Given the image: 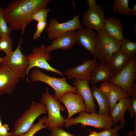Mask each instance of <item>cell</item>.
<instances>
[{
    "mask_svg": "<svg viewBox=\"0 0 136 136\" xmlns=\"http://www.w3.org/2000/svg\"><path fill=\"white\" fill-rule=\"evenodd\" d=\"M52 0H15L10 2L2 12L11 30L22 31V35L27 26L33 20L34 14L46 8Z\"/></svg>",
    "mask_w": 136,
    "mask_h": 136,
    "instance_id": "obj_1",
    "label": "cell"
},
{
    "mask_svg": "<svg viewBox=\"0 0 136 136\" xmlns=\"http://www.w3.org/2000/svg\"><path fill=\"white\" fill-rule=\"evenodd\" d=\"M94 59L100 62L109 64L113 54L120 50V43L103 29L97 32Z\"/></svg>",
    "mask_w": 136,
    "mask_h": 136,
    "instance_id": "obj_2",
    "label": "cell"
},
{
    "mask_svg": "<svg viewBox=\"0 0 136 136\" xmlns=\"http://www.w3.org/2000/svg\"><path fill=\"white\" fill-rule=\"evenodd\" d=\"M58 100L50 94L48 88L46 87V92L43 94L40 100L46 106L48 116L44 124L50 130L54 127L63 126L66 120L60 113V111H63L65 108Z\"/></svg>",
    "mask_w": 136,
    "mask_h": 136,
    "instance_id": "obj_3",
    "label": "cell"
},
{
    "mask_svg": "<svg viewBox=\"0 0 136 136\" xmlns=\"http://www.w3.org/2000/svg\"><path fill=\"white\" fill-rule=\"evenodd\" d=\"M47 113L44 104L33 101L28 109L25 111L16 121L12 132L14 136L27 132L33 124L35 120L41 115Z\"/></svg>",
    "mask_w": 136,
    "mask_h": 136,
    "instance_id": "obj_4",
    "label": "cell"
},
{
    "mask_svg": "<svg viewBox=\"0 0 136 136\" xmlns=\"http://www.w3.org/2000/svg\"><path fill=\"white\" fill-rule=\"evenodd\" d=\"M30 77L32 82L40 81L51 86L55 91L53 96L57 99L68 92L78 93L76 88L67 83L66 77L60 78L51 77L37 68L32 71Z\"/></svg>",
    "mask_w": 136,
    "mask_h": 136,
    "instance_id": "obj_5",
    "label": "cell"
},
{
    "mask_svg": "<svg viewBox=\"0 0 136 136\" xmlns=\"http://www.w3.org/2000/svg\"><path fill=\"white\" fill-rule=\"evenodd\" d=\"M79 114L76 118L66 119L64 127L68 128L73 125L80 124L82 127L90 126L104 130L111 128L114 125L110 115H100L97 113H88L85 111Z\"/></svg>",
    "mask_w": 136,
    "mask_h": 136,
    "instance_id": "obj_6",
    "label": "cell"
},
{
    "mask_svg": "<svg viewBox=\"0 0 136 136\" xmlns=\"http://www.w3.org/2000/svg\"><path fill=\"white\" fill-rule=\"evenodd\" d=\"M46 47L43 45L40 47H36L32 49L31 53L26 55L28 62V65L26 72V80L27 81L29 82L28 77L29 71L34 67L55 73L62 76H64L62 72L52 67L48 63V62L50 61L52 57L50 53L46 52Z\"/></svg>",
    "mask_w": 136,
    "mask_h": 136,
    "instance_id": "obj_7",
    "label": "cell"
},
{
    "mask_svg": "<svg viewBox=\"0 0 136 136\" xmlns=\"http://www.w3.org/2000/svg\"><path fill=\"white\" fill-rule=\"evenodd\" d=\"M136 78L135 57L130 60L119 72L115 74L109 83L120 86L129 97L131 96L132 88Z\"/></svg>",
    "mask_w": 136,
    "mask_h": 136,
    "instance_id": "obj_8",
    "label": "cell"
},
{
    "mask_svg": "<svg viewBox=\"0 0 136 136\" xmlns=\"http://www.w3.org/2000/svg\"><path fill=\"white\" fill-rule=\"evenodd\" d=\"M80 14H75L73 18L63 23L59 22L56 18L51 19L46 29L48 38L53 40L68 32L83 28L79 20Z\"/></svg>",
    "mask_w": 136,
    "mask_h": 136,
    "instance_id": "obj_9",
    "label": "cell"
},
{
    "mask_svg": "<svg viewBox=\"0 0 136 136\" xmlns=\"http://www.w3.org/2000/svg\"><path fill=\"white\" fill-rule=\"evenodd\" d=\"M22 42L21 38L15 50L8 56H5L3 58L2 63L9 67L18 74L22 79L26 76V72L28 65V62L26 55H24L21 50V46Z\"/></svg>",
    "mask_w": 136,
    "mask_h": 136,
    "instance_id": "obj_10",
    "label": "cell"
},
{
    "mask_svg": "<svg viewBox=\"0 0 136 136\" xmlns=\"http://www.w3.org/2000/svg\"><path fill=\"white\" fill-rule=\"evenodd\" d=\"M104 10L102 7L96 5L83 13L82 22L86 28L94 29L97 32L103 29L106 19L105 18Z\"/></svg>",
    "mask_w": 136,
    "mask_h": 136,
    "instance_id": "obj_11",
    "label": "cell"
},
{
    "mask_svg": "<svg viewBox=\"0 0 136 136\" xmlns=\"http://www.w3.org/2000/svg\"><path fill=\"white\" fill-rule=\"evenodd\" d=\"M22 79L6 65H0V95L11 94L19 82Z\"/></svg>",
    "mask_w": 136,
    "mask_h": 136,
    "instance_id": "obj_12",
    "label": "cell"
},
{
    "mask_svg": "<svg viewBox=\"0 0 136 136\" xmlns=\"http://www.w3.org/2000/svg\"><path fill=\"white\" fill-rule=\"evenodd\" d=\"M96 59H88L76 67L72 66L65 71L63 74L67 79L91 80V73L96 63Z\"/></svg>",
    "mask_w": 136,
    "mask_h": 136,
    "instance_id": "obj_13",
    "label": "cell"
},
{
    "mask_svg": "<svg viewBox=\"0 0 136 136\" xmlns=\"http://www.w3.org/2000/svg\"><path fill=\"white\" fill-rule=\"evenodd\" d=\"M58 99L66 108L68 113L66 119L71 118L76 114L86 111V106L83 99L78 93L68 92Z\"/></svg>",
    "mask_w": 136,
    "mask_h": 136,
    "instance_id": "obj_14",
    "label": "cell"
},
{
    "mask_svg": "<svg viewBox=\"0 0 136 136\" xmlns=\"http://www.w3.org/2000/svg\"><path fill=\"white\" fill-rule=\"evenodd\" d=\"M76 44L83 47L94 56L97 39V34L92 30L82 28L75 31Z\"/></svg>",
    "mask_w": 136,
    "mask_h": 136,
    "instance_id": "obj_15",
    "label": "cell"
},
{
    "mask_svg": "<svg viewBox=\"0 0 136 136\" xmlns=\"http://www.w3.org/2000/svg\"><path fill=\"white\" fill-rule=\"evenodd\" d=\"M89 81L75 79L73 84L76 88L78 93L82 97L86 106V112L88 113H97L94 97L89 85Z\"/></svg>",
    "mask_w": 136,
    "mask_h": 136,
    "instance_id": "obj_16",
    "label": "cell"
},
{
    "mask_svg": "<svg viewBox=\"0 0 136 136\" xmlns=\"http://www.w3.org/2000/svg\"><path fill=\"white\" fill-rule=\"evenodd\" d=\"M75 32V30L70 31L53 40L51 44L46 47V52L50 53L57 49H70L76 44Z\"/></svg>",
    "mask_w": 136,
    "mask_h": 136,
    "instance_id": "obj_17",
    "label": "cell"
},
{
    "mask_svg": "<svg viewBox=\"0 0 136 136\" xmlns=\"http://www.w3.org/2000/svg\"><path fill=\"white\" fill-rule=\"evenodd\" d=\"M114 75L109 64L96 63L91 73V83L93 84L102 82L109 83Z\"/></svg>",
    "mask_w": 136,
    "mask_h": 136,
    "instance_id": "obj_18",
    "label": "cell"
},
{
    "mask_svg": "<svg viewBox=\"0 0 136 136\" xmlns=\"http://www.w3.org/2000/svg\"><path fill=\"white\" fill-rule=\"evenodd\" d=\"M99 87L108 95L110 104L111 113L118 101L123 97H129L128 94L117 85L104 82Z\"/></svg>",
    "mask_w": 136,
    "mask_h": 136,
    "instance_id": "obj_19",
    "label": "cell"
},
{
    "mask_svg": "<svg viewBox=\"0 0 136 136\" xmlns=\"http://www.w3.org/2000/svg\"><path fill=\"white\" fill-rule=\"evenodd\" d=\"M103 29L120 43L125 39L123 36V26L118 18L111 17L106 19Z\"/></svg>",
    "mask_w": 136,
    "mask_h": 136,
    "instance_id": "obj_20",
    "label": "cell"
},
{
    "mask_svg": "<svg viewBox=\"0 0 136 136\" xmlns=\"http://www.w3.org/2000/svg\"><path fill=\"white\" fill-rule=\"evenodd\" d=\"M131 101V98L125 97L120 99L115 105L110 114L114 125H116L119 121L123 125L125 124L124 116L128 110Z\"/></svg>",
    "mask_w": 136,
    "mask_h": 136,
    "instance_id": "obj_21",
    "label": "cell"
},
{
    "mask_svg": "<svg viewBox=\"0 0 136 136\" xmlns=\"http://www.w3.org/2000/svg\"><path fill=\"white\" fill-rule=\"evenodd\" d=\"M91 89L93 96L99 106V111L97 113L100 115H110V104L107 94L99 87L94 85L92 86Z\"/></svg>",
    "mask_w": 136,
    "mask_h": 136,
    "instance_id": "obj_22",
    "label": "cell"
},
{
    "mask_svg": "<svg viewBox=\"0 0 136 136\" xmlns=\"http://www.w3.org/2000/svg\"><path fill=\"white\" fill-rule=\"evenodd\" d=\"M130 60L126 55L119 50L113 54L109 64L111 70L115 75L119 72Z\"/></svg>",
    "mask_w": 136,
    "mask_h": 136,
    "instance_id": "obj_23",
    "label": "cell"
},
{
    "mask_svg": "<svg viewBox=\"0 0 136 136\" xmlns=\"http://www.w3.org/2000/svg\"><path fill=\"white\" fill-rule=\"evenodd\" d=\"M120 50L126 55L130 60L135 57L136 43L129 39H124L120 43Z\"/></svg>",
    "mask_w": 136,
    "mask_h": 136,
    "instance_id": "obj_24",
    "label": "cell"
},
{
    "mask_svg": "<svg viewBox=\"0 0 136 136\" xmlns=\"http://www.w3.org/2000/svg\"><path fill=\"white\" fill-rule=\"evenodd\" d=\"M113 3V10L116 12L117 15L122 14L129 16L131 15V9L129 7V0H114Z\"/></svg>",
    "mask_w": 136,
    "mask_h": 136,
    "instance_id": "obj_25",
    "label": "cell"
},
{
    "mask_svg": "<svg viewBox=\"0 0 136 136\" xmlns=\"http://www.w3.org/2000/svg\"><path fill=\"white\" fill-rule=\"evenodd\" d=\"M47 117L45 116L40 118L39 119L38 122L35 124H33L27 132L18 136H34L40 130L47 127V126L44 124V123Z\"/></svg>",
    "mask_w": 136,
    "mask_h": 136,
    "instance_id": "obj_26",
    "label": "cell"
},
{
    "mask_svg": "<svg viewBox=\"0 0 136 136\" xmlns=\"http://www.w3.org/2000/svg\"><path fill=\"white\" fill-rule=\"evenodd\" d=\"M12 43V40L11 37L0 38V50H2L5 53L6 56H10L13 52Z\"/></svg>",
    "mask_w": 136,
    "mask_h": 136,
    "instance_id": "obj_27",
    "label": "cell"
},
{
    "mask_svg": "<svg viewBox=\"0 0 136 136\" xmlns=\"http://www.w3.org/2000/svg\"><path fill=\"white\" fill-rule=\"evenodd\" d=\"M3 9L0 7V35L1 37H10L12 31L3 13Z\"/></svg>",
    "mask_w": 136,
    "mask_h": 136,
    "instance_id": "obj_28",
    "label": "cell"
},
{
    "mask_svg": "<svg viewBox=\"0 0 136 136\" xmlns=\"http://www.w3.org/2000/svg\"><path fill=\"white\" fill-rule=\"evenodd\" d=\"M131 101L128 110L131 118H136V83L134 82L132 88Z\"/></svg>",
    "mask_w": 136,
    "mask_h": 136,
    "instance_id": "obj_29",
    "label": "cell"
},
{
    "mask_svg": "<svg viewBox=\"0 0 136 136\" xmlns=\"http://www.w3.org/2000/svg\"><path fill=\"white\" fill-rule=\"evenodd\" d=\"M124 125L120 124L119 125H116L113 129H107L97 132L98 136H119L118 131L123 128Z\"/></svg>",
    "mask_w": 136,
    "mask_h": 136,
    "instance_id": "obj_30",
    "label": "cell"
},
{
    "mask_svg": "<svg viewBox=\"0 0 136 136\" xmlns=\"http://www.w3.org/2000/svg\"><path fill=\"white\" fill-rule=\"evenodd\" d=\"M49 9L46 8L40 10L36 12L32 16V20L39 22L46 21Z\"/></svg>",
    "mask_w": 136,
    "mask_h": 136,
    "instance_id": "obj_31",
    "label": "cell"
},
{
    "mask_svg": "<svg viewBox=\"0 0 136 136\" xmlns=\"http://www.w3.org/2000/svg\"><path fill=\"white\" fill-rule=\"evenodd\" d=\"M50 130L51 132L49 136H76L67 132L61 127H54Z\"/></svg>",
    "mask_w": 136,
    "mask_h": 136,
    "instance_id": "obj_32",
    "label": "cell"
},
{
    "mask_svg": "<svg viewBox=\"0 0 136 136\" xmlns=\"http://www.w3.org/2000/svg\"><path fill=\"white\" fill-rule=\"evenodd\" d=\"M47 24L46 21L37 22L36 25V30L33 37L34 39H36L40 37L41 33L46 28Z\"/></svg>",
    "mask_w": 136,
    "mask_h": 136,
    "instance_id": "obj_33",
    "label": "cell"
},
{
    "mask_svg": "<svg viewBox=\"0 0 136 136\" xmlns=\"http://www.w3.org/2000/svg\"><path fill=\"white\" fill-rule=\"evenodd\" d=\"M10 128L8 124H5L0 126V136H7Z\"/></svg>",
    "mask_w": 136,
    "mask_h": 136,
    "instance_id": "obj_34",
    "label": "cell"
},
{
    "mask_svg": "<svg viewBox=\"0 0 136 136\" xmlns=\"http://www.w3.org/2000/svg\"><path fill=\"white\" fill-rule=\"evenodd\" d=\"M86 1L88 4L89 8L93 7L97 5L95 0H87Z\"/></svg>",
    "mask_w": 136,
    "mask_h": 136,
    "instance_id": "obj_35",
    "label": "cell"
},
{
    "mask_svg": "<svg viewBox=\"0 0 136 136\" xmlns=\"http://www.w3.org/2000/svg\"><path fill=\"white\" fill-rule=\"evenodd\" d=\"M131 15L133 16H136V4L134 5L132 9H131Z\"/></svg>",
    "mask_w": 136,
    "mask_h": 136,
    "instance_id": "obj_36",
    "label": "cell"
},
{
    "mask_svg": "<svg viewBox=\"0 0 136 136\" xmlns=\"http://www.w3.org/2000/svg\"><path fill=\"white\" fill-rule=\"evenodd\" d=\"M87 136H98L97 132L95 131H90V134Z\"/></svg>",
    "mask_w": 136,
    "mask_h": 136,
    "instance_id": "obj_37",
    "label": "cell"
},
{
    "mask_svg": "<svg viewBox=\"0 0 136 136\" xmlns=\"http://www.w3.org/2000/svg\"><path fill=\"white\" fill-rule=\"evenodd\" d=\"M133 135H134V136H136V132L134 130L130 131L127 136H132Z\"/></svg>",
    "mask_w": 136,
    "mask_h": 136,
    "instance_id": "obj_38",
    "label": "cell"
},
{
    "mask_svg": "<svg viewBox=\"0 0 136 136\" xmlns=\"http://www.w3.org/2000/svg\"><path fill=\"white\" fill-rule=\"evenodd\" d=\"M7 136H14L12 132H9L8 135Z\"/></svg>",
    "mask_w": 136,
    "mask_h": 136,
    "instance_id": "obj_39",
    "label": "cell"
},
{
    "mask_svg": "<svg viewBox=\"0 0 136 136\" xmlns=\"http://www.w3.org/2000/svg\"><path fill=\"white\" fill-rule=\"evenodd\" d=\"M3 60V58L0 57V63H2Z\"/></svg>",
    "mask_w": 136,
    "mask_h": 136,
    "instance_id": "obj_40",
    "label": "cell"
},
{
    "mask_svg": "<svg viewBox=\"0 0 136 136\" xmlns=\"http://www.w3.org/2000/svg\"><path fill=\"white\" fill-rule=\"evenodd\" d=\"M1 116L0 115V126L1 125H2V122L1 120Z\"/></svg>",
    "mask_w": 136,
    "mask_h": 136,
    "instance_id": "obj_41",
    "label": "cell"
},
{
    "mask_svg": "<svg viewBox=\"0 0 136 136\" xmlns=\"http://www.w3.org/2000/svg\"><path fill=\"white\" fill-rule=\"evenodd\" d=\"M1 36H0V38H1Z\"/></svg>",
    "mask_w": 136,
    "mask_h": 136,
    "instance_id": "obj_42",
    "label": "cell"
}]
</instances>
